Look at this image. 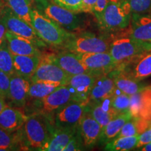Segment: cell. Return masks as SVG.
Here are the masks:
<instances>
[{"instance_id":"cell-1","label":"cell","mask_w":151,"mask_h":151,"mask_svg":"<svg viewBox=\"0 0 151 151\" xmlns=\"http://www.w3.org/2000/svg\"><path fill=\"white\" fill-rule=\"evenodd\" d=\"M99 27L106 32L126 29L131 22L132 13L127 0H109L97 16Z\"/></svg>"},{"instance_id":"cell-2","label":"cell","mask_w":151,"mask_h":151,"mask_svg":"<svg viewBox=\"0 0 151 151\" xmlns=\"http://www.w3.org/2000/svg\"><path fill=\"white\" fill-rule=\"evenodd\" d=\"M31 16L32 27L36 33L41 40L50 46H62L73 35L37 9L32 8Z\"/></svg>"},{"instance_id":"cell-3","label":"cell","mask_w":151,"mask_h":151,"mask_svg":"<svg viewBox=\"0 0 151 151\" xmlns=\"http://www.w3.org/2000/svg\"><path fill=\"white\" fill-rule=\"evenodd\" d=\"M150 50V45L139 42L128 35L118 36L111 39L109 52L118 67Z\"/></svg>"},{"instance_id":"cell-4","label":"cell","mask_w":151,"mask_h":151,"mask_svg":"<svg viewBox=\"0 0 151 151\" xmlns=\"http://www.w3.org/2000/svg\"><path fill=\"white\" fill-rule=\"evenodd\" d=\"M53 127L43 114L37 113L28 116L23 125L24 136L28 146L41 150L48 141Z\"/></svg>"},{"instance_id":"cell-5","label":"cell","mask_w":151,"mask_h":151,"mask_svg":"<svg viewBox=\"0 0 151 151\" xmlns=\"http://www.w3.org/2000/svg\"><path fill=\"white\" fill-rule=\"evenodd\" d=\"M111 40L104 36L92 33L73 35L62 46L66 50L75 54L104 52L109 51Z\"/></svg>"},{"instance_id":"cell-6","label":"cell","mask_w":151,"mask_h":151,"mask_svg":"<svg viewBox=\"0 0 151 151\" xmlns=\"http://www.w3.org/2000/svg\"><path fill=\"white\" fill-rule=\"evenodd\" d=\"M38 10L66 30H76L81 27V20L76 13L60 6L48 0H34Z\"/></svg>"},{"instance_id":"cell-7","label":"cell","mask_w":151,"mask_h":151,"mask_svg":"<svg viewBox=\"0 0 151 151\" xmlns=\"http://www.w3.org/2000/svg\"><path fill=\"white\" fill-rule=\"evenodd\" d=\"M0 17L4 22L8 31L29 39L36 46H45L44 41L39 37L34 28L17 16L9 6H6L1 9Z\"/></svg>"},{"instance_id":"cell-8","label":"cell","mask_w":151,"mask_h":151,"mask_svg":"<svg viewBox=\"0 0 151 151\" xmlns=\"http://www.w3.org/2000/svg\"><path fill=\"white\" fill-rule=\"evenodd\" d=\"M88 105L76 101H71L56 111L55 124L61 129H78L81 118Z\"/></svg>"},{"instance_id":"cell-9","label":"cell","mask_w":151,"mask_h":151,"mask_svg":"<svg viewBox=\"0 0 151 151\" xmlns=\"http://www.w3.org/2000/svg\"><path fill=\"white\" fill-rule=\"evenodd\" d=\"M89 73L104 76L116 69L117 65L109 52L76 54Z\"/></svg>"},{"instance_id":"cell-10","label":"cell","mask_w":151,"mask_h":151,"mask_svg":"<svg viewBox=\"0 0 151 151\" xmlns=\"http://www.w3.org/2000/svg\"><path fill=\"white\" fill-rule=\"evenodd\" d=\"M70 76L60 67L48 60L46 56L43 55L35 73L32 76L30 83L44 81L62 83L67 85Z\"/></svg>"},{"instance_id":"cell-11","label":"cell","mask_w":151,"mask_h":151,"mask_svg":"<svg viewBox=\"0 0 151 151\" xmlns=\"http://www.w3.org/2000/svg\"><path fill=\"white\" fill-rule=\"evenodd\" d=\"M98 77L99 76L90 73H80L70 76L67 86L73 94V101L88 105L90 91Z\"/></svg>"},{"instance_id":"cell-12","label":"cell","mask_w":151,"mask_h":151,"mask_svg":"<svg viewBox=\"0 0 151 151\" xmlns=\"http://www.w3.org/2000/svg\"><path fill=\"white\" fill-rule=\"evenodd\" d=\"M116 69L137 81L151 76V50L136 57L127 63L117 67Z\"/></svg>"},{"instance_id":"cell-13","label":"cell","mask_w":151,"mask_h":151,"mask_svg":"<svg viewBox=\"0 0 151 151\" xmlns=\"http://www.w3.org/2000/svg\"><path fill=\"white\" fill-rule=\"evenodd\" d=\"M46 58L60 67L69 76L89 73L76 54L65 50L57 54L46 55Z\"/></svg>"},{"instance_id":"cell-14","label":"cell","mask_w":151,"mask_h":151,"mask_svg":"<svg viewBox=\"0 0 151 151\" xmlns=\"http://www.w3.org/2000/svg\"><path fill=\"white\" fill-rule=\"evenodd\" d=\"M101 129V125L91 116L88 109H87L78 124V130L84 146L87 148L93 147L99 141Z\"/></svg>"},{"instance_id":"cell-15","label":"cell","mask_w":151,"mask_h":151,"mask_svg":"<svg viewBox=\"0 0 151 151\" xmlns=\"http://www.w3.org/2000/svg\"><path fill=\"white\" fill-rule=\"evenodd\" d=\"M130 24L129 37L151 46V14H132Z\"/></svg>"},{"instance_id":"cell-16","label":"cell","mask_w":151,"mask_h":151,"mask_svg":"<svg viewBox=\"0 0 151 151\" xmlns=\"http://www.w3.org/2000/svg\"><path fill=\"white\" fill-rule=\"evenodd\" d=\"M71 101H73V94L69 86L64 85L41 99V105L43 112L51 113Z\"/></svg>"},{"instance_id":"cell-17","label":"cell","mask_w":151,"mask_h":151,"mask_svg":"<svg viewBox=\"0 0 151 151\" xmlns=\"http://www.w3.org/2000/svg\"><path fill=\"white\" fill-rule=\"evenodd\" d=\"M6 40L9 49L13 55H17L43 56L38 46L29 39L20 37L7 30Z\"/></svg>"},{"instance_id":"cell-18","label":"cell","mask_w":151,"mask_h":151,"mask_svg":"<svg viewBox=\"0 0 151 151\" xmlns=\"http://www.w3.org/2000/svg\"><path fill=\"white\" fill-rule=\"evenodd\" d=\"M30 82L16 73L10 76L9 99L17 107L22 108L26 104Z\"/></svg>"},{"instance_id":"cell-19","label":"cell","mask_w":151,"mask_h":151,"mask_svg":"<svg viewBox=\"0 0 151 151\" xmlns=\"http://www.w3.org/2000/svg\"><path fill=\"white\" fill-rule=\"evenodd\" d=\"M116 89L117 88L111 73L99 76L90 91L88 104L99 102L110 97L116 92Z\"/></svg>"},{"instance_id":"cell-20","label":"cell","mask_w":151,"mask_h":151,"mask_svg":"<svg viewBox=\"0 0 151 151\" xmlns=\"http://www.w3.org/2000/svg\"><path fill=\"white\" fill-rule=\"evenodd\" d=\"M27 118L22 111L7 106L0 113V127L9 132H16L23 127Z\"/></svg>"},{"instance_id":"cell-21","label":"cell","mask_w":151,"mask_h":151,"mask_svg":"<svg viewBox=\"0 0 151 151\" xmlns=\"http://www.w3.org/2000/svg\"><path fill=\"white\" fill-rule=\"evenodd\" d=\"M42 56L13 55L15 73L30 82Z\"/></svg>"},{"instance_id":"cell-22","label":"cell","mask_w":151,"mask_h":151,"mask_svg":"<svg viewBox=\"0 0 151 151\" xmlns=\"http://www.w3.org/2000/svg\"><path fill=\"white\" fill-rule=\"evenodd\" d=\"M78 129H61L56 127H53L48 141L41 150L63 151Z\"/></svg>"},{"instance_id":"cell-23","label":"cell","mask_w":151,"mask_h":151,"mask_svg":"<svg viewBox=\"0 0 151 151\" xmlns=\"http://www.w3.org/2000/svg\"><path fill=\"white\" fill-rule=\"evenodd\" d=\"M132 118V117L129 111L120 113L113 118L101 129V134L98 142L104 144L114 139L120 132L124 124Z\"/></svg>"},{"instance_id":"cell-24","label":"cell","mask_w":151,"mask_h":151,"mask_svg":"<svg viewBox=\"0 0 151 151\" xmlns=\"http://www.w3.org/2000/svg\"><path fill=\"white\" fill-rule=\"evenodd\" d=\"M88 111L91 116L101 125V128L118 115L111 106L110 97L106 98L99 102L92 103Z\"/></svg>"},{"instance_id":"cell-25","label":"cell","mask_w":151,"mask_h":151,"mask_svg":"<svg viewBox=\"0 0 151 151\" xmlns=\"http://www.w3.org/2000/svg\"><path fill=\"white\" fill-rule=\"evenodd\" d=\"M110 73L113 76L116 88L120 91L129 96L148 88L141 84L140 81L134 80L117 69L111 71Z\"/></svg>"},{"instance_id":"cell-26","label":"cell","mask_w":151,"mask_h":151,"mask_svg":"<svg viewBox=\"0 0 151 151\" xmlns=\"http://www.w3.org/2000/svg\"><path fill=\"white\" fill-rule=\"evenodd\" d=\"M64 85L65 84L62 83L44 82V81L30 83L28 97L41 100Z\"/></svg>"},{"instance_id":"cell-27","label":"cell","mask_w":151,"mask_h":151,"mask_svg":"<svg viewBox=\"0 0 151 151\" xmlns=\"http://www.w3.org/2000/svg\"><path fill=\"white\" fill-rule=\"evenodd\" d=\"M7 6L18 17L32 27V0H4Z\"/></svg>"},{"instance_id":"cell-28","label":"cell","mask_w":151,"mask_h":151,"mask_svg":"<svg viewBox=\"0 0 151 151\" xmlns=\"http://www.w3.org/2000/svg\"><path fill=\"white\" fill-rule=\"evenodd\" d=\"M139 135L115 138L106 145L104 150L109 151H127L137 148Z\"/></svg>"},{"instance_id":"cell-29","label":"cell","mask_w":151,"mask_h":151,"mask_svg":"<svg viewBox=\"0 0 151 151\" xmlns=\"http://www.w3.org/2000/svg\"><path fill=\"white\" fill-rule=\"evenodd\" d=\"M0 69L9 76L15 73L13 54L9 49L6 40L0 46Z\"/></svg>"},{"instance_id":"cell-30","label":"cell","mask_w":151,"mask_h":151,"mask_svg":"<svg viewBox=\"0 0 151 151\" xmlns=\"http://www.w3.org/2000/svg\"><path fill=\"white\" fill-rule=\"evenodd\" d=\"M110 100L111 106L118 114L129 111L130 96L120 91L118 88L110 97Z\"/></svg>"},{"instance_id":"cell-31","label":"cell","mask_w":151,"mask_h":151,"mask_svg":"<svg viewBox=\"0 0 151 151\" xmlns=\"http://www.w3.org/2000/svg\"><path fill=\"white\" fill-rule=\"evenodd\" d=\"M15 132H9L0 127V150H14L18 144V137Z\"/></svg>"},{"instance_id":"cell-32","label":"cell","mask_w":151,"mask_h":151,"mask_svg":"<svg viewBox=\"0 0 151 151\" xmlns=\"http://www.w3.org/2000/svg\"><path fill=\"white\" fill-rule=\"evenodd\" d=\"M132 15H143L151 12V0H127Z\"/></svg>"},{"instance_id":"cell-33","label":"cell","mask_w":151,"mask_h":151,"mask_svg":"<svg viewBox=\"0 0 151 151\" xmlns=\"http://www.w3.org/2000/svg\"><path fill=\"white\" fill-rule=\"evenodd\" d=\"M52 2L76 14L83 12L82 0H52Z\"/></svg>"},{"instance_id":"cell-34","label":"cell","mask_w":151,"mask_h":151,"mask_svg":"<svg viewBox=\"0 0 151 151\" xmlns=\"http://www.w3.org/2000/svg\"><path fill=\"white\" fill-rule=\"evenodd\" d=\"M83 141L81 137L80 132L78 129L74 135L69 141L67 146L65 147V151H78L83 150Z\"/></svg>"},{"instance_id":"cell-35","label":"cell","mask_w":151,"mask_h":151,"mask_svg":"<svg viewBox=\"0 0 151 151\" xmlns=\"http://www.w3.org/2000/svg\"><path fill=\"white\" fill-rule=\"evenodd\" d=\"M10 76L0 69V95L4 99L9 98Z\"/></svg>"},{"instance_id":"cell-36","label":"cell","mask_w":151,"mask_h":151,"mask_svg":"<svg viewBox=\"0 0 151 151\" xmlns=\"http://www.w3.org/2000/svg\"><path fill=\"white\" fill-rule=\"evenodd\" d=\"M151 142V127H149L148 129L143 132L142 134L139 135V140H138L137 148H140L144 145L148 144Z\"/></svg>"},{"instance_id":"cell-37","label":"cell","mask_w":151,"mask_h":151,"mask_svg":"<svg viewBox=\"0 0 151 151\" xmlns=\"http://www.w3.org/2000/svg\"><path fill=\"white\" fill-rule=\"evenodd\" d=\"M97 0H82L83 12L94 13Z\"/></svg>"},{"instance_id":"cell-38","label":"cell","mask_w":151,"mask_h":151,"mask_svg":"<svg viewBox=\"0 0 151 151\" xmlns=\"http://www.w3.org/2000/svg\"><path fill=\"white\" fill-rule=\"evenodd\" d=\"M6 27L2 19L0 17V46L6 41Z\"/></svg>"},{"instance_id":"cell-39","label":"cell","mask_w":151,"mask_h":151,"mask_svg":"<svg viewBox=\"0 0 151 151\" xmlns=\"http://www.w3.org/2000/svg\"><path fill=\"white\" fill-rule=\"evenodd\" d=\"M8 105H7L6 103L4 98L0 95V113H1V111H2Z\"/></svg>"},{"instance_id":"cell-40","label":"cell","mask_w":151,"mask_h":151,"mask_svg":"<svg viewBox=\"0 0 151 151\" xmlns=\"http://www.w3.org/2000/svg\"><path fill=\"white\" fill-rule=\"evenodd\" d=\"M140 150L142 151H151V142L148 144L144 145V146L140 148Z\"/></svg>"},{"instance_id":"cell-41","label":"cell","mask_w":151,"mask_h":151,"mask_svg":"<svg viewBox=\"0 0 151 151\" xmlns=\"http://www.w3.org/2000/svg\"><path fill=\"white\" fill-rule=\"evenodd\" d=\"M1 6V0H0V7Z\"/></svg>"}]
</instances>
